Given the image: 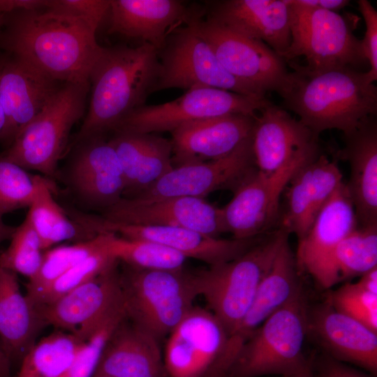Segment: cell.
<instances>
[{
  "label": "cell",
  "mask_w": 377,
  "mask_h": 377,
  "mask_svg": "<svg viewBox=\"0 0 377 377\" xmlns=\"http://www.w3.org/2000/svg\"><path fill=\"white\" fill-rule=\"evenodd\" d=\"M128 319L160 340L194 306L193 273L126 267L120 274Z\"/></svg>",
  "instance_id": "obj_7"
},
{
  "label": "cell",
  "mask_w": 377,
  "mask_h": 377,
  "mask_svg": "<svg viewBox=\"0 0 377 377\" xmlns=\"http://www.w3.org/2000/svg\"><path fill=\"white\" fill-rule=\"evenodd\" d=\"M117 265L52 302L38 306L46 326H54L85 341L123 298Z\"/></svg>",
  "instance_id": "obj_18"
},
{
  "label": "cell",
  "mask_w": 377,
  "mask_h": 377,
  "mask_svg": "<svg viewBox=\"0 0 377 377\" xmlns=\"http://www.w3.org/2000/svg\"><path fill=\"white\" fill-rule=\"evenodd\" d=\"M105 233V248L118 262L147 270H181L187 259L180 253L151 241Z\"/></svg>",
  "instance_id": "obj_35"
},
{
  "label": "cell",
  "mask_w": 377,
  "mask_h": 377,
  "mask_svg": "<svg viewBox=\"0 0 377 377\" xmlns=\"http://www.w3.org/2000/svg\"><path fill=\"white\" fill-rule=\"evenodd\" d=\"M80 143L71 166V183L84 201L105 209L121 199L125 191L117 154L102 136Z\"/></svg>",
  "instance_id": "obj_27"
},
{
  "label": "cell",
  "mask_w": 377,
  "mask_h": 377,
  "mask_svg": "<svg viewBox=\"0 0 377 377\" xmlns=\"http://www.w3.org/2000/svg\"><path fill=\"white\" fill-rule=\"evenodd\" d=\"M11 365L0 346V377H12Z\"/></svg>",
  "instance_id": "obj_49"
},
{
  "label": "cell",
  "mask_w": 377,
  "mask_h": 377,
  "mask_svg": "<svg viewBox=\"0 0 377 377\" xmlns=\"http://www.w3.org/2000/svg\"><path fill=\"white\" fill-rule=\"evenodd\" d=\"M75 218L97 235L109 232L127 239L151 241L173 249L186 258L197 259L210 266L239 257L262 239H220L179 227L115 223L80 212Z\"/></svg>",
  "instance_id": "obj_14"
},
{
  "label": "cell",
  "mask_w": 377,
  "mask_h": 377,
  "mask_svg": "<svg viewBox=\"0 0 377 377\" xmlns=\"http://www.w3.org/2000/svg\"><path fill=\"white\" fill-rule=\"evenodd\" d=\"M207 18L263 42L282 57L290 41L287 0H223L208 3Z\"/></svg>",
  "instance_id": "obj_22"
},
{
  "label": "cell",
  "mask_w": 377,
  "mask_h": 377,
  "mask_svg": "<svg viewBox=\"0 0 377 377\" xmlns=\"http://www.w3.org/2000/svg\"><path fill=\"white\" fill-rule=\"evenodd\" d=\"M168 336L166 377H214L228 333L210 310L194 306Z\"/></svg>",
  "instance_id": "obj_12"
},
{
  "label": "cell",
  "mask_w": 377,
  "mask_h": 377,
  "mask_svg": "<svg viewBox=\"0 0 377 377\" xmlns=\"http://www.w3.org/2000/svg\"><path fill=\"white\" fill-rule=\"evenodd\" d=\"M89 82H64L2 156L24 169L53 177L73 125L85 111Z\"/></svg>",
  "instance_id": "obj_8"
},
{
  "label": "cell",
  "mask_w": 377,
  "mask_h": 377,
  "mask_svg": "<svg viewBox=\"0 0 377 377\" xmlns=\"http://www.w3.org/2000/svg\"><path fill=\"white\" fill-rule=\"evenodd\" d=\"M199 12L177 0H110L108 33L140 40L159 52L172 28L187 24Z\"/></svg>",
  "instance_id": "obj_25"
},
{
  "label": "cell",
  "mask_w": 377,
  "mask_h": 377,
  "mask_svg": "<svg viewBox=\"0 0 377 377\" xmlns=\"http://www.w3.org/2000/svg\"><path fill=\"white\" fill-rule=\"evenodd\" d=\"M315 377H374L356 369L325 355L317 362Z\"/></svg>",
  "instance_id": "obj_44"
},
{
  "label": "cell",
  "mask_w": 377,
  "mask_h": 377,
  "mask_svg": "<svg viewBox=\"0 0 377 377\" xmlns=\"http://www.w3.org/2000/svg\"><path fill=\"white\" fill-rule=\"evenodd\" d=\"M290 12L291 41L282 55L286 62L303 57L300 64L309 71L335 68H358L367 64L360 40L353 24L343 15L287 0Z\"/></svg>",
  "instance_id": "obj_6"
},
{
  "label": "cell",
  "mask_w": 377,
  "mask_h": 377,
  "mask_svg": "<svg viewBox=\"0 0 377 377\" xmlns=\"http://www.w3.org/2000/svg\"><path fill=\"white\" fill-rule=\"evenodd\" d=\"M45 326L38 306L21 292L17 274L0 267V346L10 365L21 362Z\"/></svg>",
  "instance_id": "obj_30"
},
{
  "label": "cell",
  "mask_w": 377,
  "mask_h": 377,
  "mask_svg": "<svg viewBox=\"0 0 377 377\" xmlns=\"http://www.w3.org/2000/svg\"><path fill=\"white\" fill-rule=\"evenodd\" d=\"M295 1L300 5L319 8L336 13L350 3L348 0H295Z\"/></svg>",
  "instance_id": "obj_46"
},
{
  "label": "cell",
  "mask_w": 377,
  "mask_h": 377,
  "mask_svg": "<svg viewBox=\"0 0 377 377\" xmlns=\"http://www.w3.org/2000/svg\"><path fill=\"white\" fill-rule=\"evenodd\" d=\"M298 269L288 239L260 283L248 311L228 335L223 356L226 365L231 367L235 364L242 346L256 330L302 288Z\"/></svg>",
  "instance_id": "obj_19"
},
{
  "label": "cell",
  "mask_w": 377,
  "mask_h": 377,
  "mask_svg": "<svg viewBox=\"0 0 377 377\" xmlns=\"http://www.w3.org/2000/svg\"><path fill=\"white\" fill-rule=\"evenodd\" d=\"M356 283L364 290L377 295V267L361 275Z\"/></svg>",
  "instance_id": "obj_47"
},
{
  "label": "cell",
  "mask_w": 377,
  "mask_h": 377,
  "mask_svg": "<svg viewBox=\"0 0 377 377\" xmlns=\"http://www.w3.org/2000/svg\"><path fill=\"white\" fill-rule=\"evenodd\" d=\"M105 234V233H104ZM107 251L105 242L103 247L56 279L47 288L31 300L37 306L52 302L71 290L98 276L117 263Z\"/></svg>",
  "instance_id": "obj_39"
},
{
  "label": "cell",
  "mask_w": 377,
  "mask_h": 377,
  "mask_svg": "<svg viewBox=\"0 0 377 377\" xmlns=\"http://www.w3.org/2000/svg\"><path fill=\"white\" fill-rule=\"evenodd\" d=\"M84 340L57 330L36 342L24 355L15 377H62Z\"/></svg>",
  "instance_id": "obj_34"
},
{
  "label": "cell",
  "mask_w": 377,
  "mask_h": 377,
  "mask_svg": "<svg viewBox=\"0 0 377 377\" xmlns=\"http://www.w3.org/2000/svg\"><path fill=\"white\" fill-rule=\"evenodd\" d=\"M93 377H108V376L94 375Z\"/></svg>",
  "instance_id": "obj_53"
},
{
  "label": "cell",
  "mask_w": 377,
  "mask_h": 377,
  "mask_svg": "<svg viewBox=\"0 0 377 377\" xmlns=\"http://www.w3.org/2000/svg\"><path fill=\"white\" fill-rule=\"evenodd\" d=\"M46 0H0V14L43 9Z\"/></svg>",
  "instance_id": "obj_45"
},
{
  "label": "cell",
  "mask_w": 377,
  "mask_h": 377,
  "mask_svg": "<svg viewBox=\"0 0 377 377\" xmlns=\"http://www.w3.org/2000/svg\"><path fill=\"white\" fill-rule=\"evenodd\" d=\"M308 309L302 288L246 341L228 377L288 376L310 367L303 352Z\"/></svg>",
  "instance_id": "obj_5"
},
{
  "label": "cell",
  "mask_w": 377,
  "mask_h": 377,
  "mask_svg": "<svg viewBox=\"0 0 377 377\" xmlns=\"http://www.w3.org/2000/svg\"><path fill=\"white\" fill-rule=\"evenodd\" d=\"M94 375L165 377L159 340L126 318L107 343Z\"/></svg>",
  "instance_id": "obj_28"
},
{
  "label": "cell",
  "mask_w": 377,
  "mask_h": 377,
  "mask_svg": "<svg viewBox=\"0 0 377 377\" xmlns=\"http://www.w3.org/2000/svg\"><path fill=\"white\" fill-rule=\"evenodd\" d=\"M357 5L366 27L364 37L360 40L363 54L370 66L365 73L369 82L374 83L377 80V11L367 0L357 1Z\"/></svg>",
  "instance_id": "obj_43"
},
{
  "label": "cell",
  "mask_w": 377,
  "mask_h": 377,
  "mask_svg": "<svg viewBox=\"0 0 377 377\" xmlns=\"http://www.w3.org/2000/svg\"><path fill=\"white\" fill-rule=\"evenodd\" d=\"M348 188L342 182L323 205L306 235L298 241L295 259L307 271L357 227Z\"/></svg>",
  "instance_id": "obj_31"
},
{
  "label": "cell",
  "mask_w": 377,
  "mask_h": 377,
  "mask_svg": "<svg viewBox=\"0 0 377 377\" xmlns=\"http://www.w3.org/2000/svg\"><path fill=\"white\" fill-rule=\"evenodd\" d=\"M186 25L209 44L230 74L265 94L276 92L289 72L286 61L265 43L203 18L202 12Z\"/></svg>",
  "instance_id": "obj_11"
},
{
  "label": "cell",
  "mask_w": 377,
  "mask_h": 377,
  "mask_svg": "<svg viewBox=\"0 0 377 377\" xmlns=\"http://www.w3.org/2000/svg\"><path fill=\"white\" fill-rule=\"evenodd\" d=\"M6 20V14H0V34L1 32V30L3 29L4 22Z\"/></svg>",
  "instance_id": "obj_52"
},
{
  "label": "cell",
  "mask_w": 377,
  "mask_h": 377,
  "mask_svg": "<svg viewBox=\"0 0 377 377\" xmlns=\"http://www.w3.org/2000/svg\"><path fill=\"white\" fill-rule=\"evenodd\" d=\"M307 333L312 334L327 355L377 373V333L344 315L326 301L308 309Z\"/></svg>",
  "instance_id": "obj_24"
},
{
  "label": "cell",
  "mask_w": 377,
  "mask_h": 377,
  "mask_svg": "<svg viewBox=\"0 0 377 377\" xmlns=\"http://www.w3.org/2000/svg\"><path fill=\"white\" fill-rule=\"evenodd\" d=\"M15 230V227L6 225L0 215V244L6 239H10Z\"/></svg>",
  "instance_id": "obj_50"
},
{
  "label": "cell",
  "mask_w": 377,
  "mask_h": 377,
  "mask_svg": "<svg viewBox=\"0 0 377 377\" xmlns=\"http://www.w3.org/2000/svg\"><path fill=\"white\" fill-rule=\"evenodd\" d=\"M327 301L339 312L377 333V295L355 283H346L329 294Z\"/></svg>",
  "instance_id": "obj_41"
},
{
  "label": "cell",
  "mask_w": 377,
  "mask_h": 377,
  "mask_svg": "<svg viewBox=\"0 0 377 377\" xmlns=\"http://www.w3.org/2000/svg\"><path fill=\"white\" fill-rule=\"evenodd\" d=\"M319 135L271 101L256 115L251 144L258 171L271 174L295 160L320 154Z\"/></svg>",
  "instance_id": "obj_17"
},
{
  "label": "cell",
  "mask_w": 377,
  "mask_h": 377,
  "mask_svg": "<svg viewBox=\"0 0 377 377\" xmlns=\"http://www.w3.org/2000/svg\"><path fill=\"white\" fill-rule=\"evenodd\" d=\"M1 59V55H0ZM0 141L10 142V132L0 98Z\"/></svg>",
  "instance_id": "obj_48"
},
{
  "label": "cell",
  "mask_w": 377,
  "mask_h": 377,
  "mask_svg": "<svg viewBox=\"0 0 377 377\" xmlns=\"http://www.w3.org/2000/svg\"><path fill=\"white\" fill-rule=\"evenodd\" d=\"M256 171L251 134L229 154L215 160L175 166L146 191L130 198H204L218 190L235 191Z\"/></svg>",
  "instance_id": "obj_15"
},
{
  "label": "cell",
  "mask_w": 377,
  "mask_h": 377,
  "mask_svg": "<svg viewBox=\"0 0 377 377\" xmlns=\"http://www.w3.org/2000/svg\"><path fill=\"white\" fill-rule=\"evenodd\" d=\"M43 251L37 233L25 218L15 228L9 246L0 253V267L31 279L40 267Z\"/></svg>",
  "instance_id": "obj_38"
},
{
  "label": "cell",
  "mask_w": 377,
  "mask_h": 377,
  "mask_svg": "<svg viewBox=\"0 0 377 377\" xmlns=\"http://www.w3.org/2000/svg\"><path fill=\"white\" fill-rule=\"evenodd\" d=\"M105 242V234L71 245L59 246L46 251L37 274L29 280L27 297L33 300L56 279L81 261L100 250Z\"/></svg>",
  "instance_id": "obj_36"
},
{
  "label": "cell",
  "mask_w": 377,
  "mask_h": 377,
  "mask_svg": "<svg viewBox=\"0 0 377 377\" xmlns=\"http://www.w3.org/2000/svg\"><path fill=\"white\" fill-rule=\"evenodd\" d=\"M101 217L120 223L184 228L213 237L226 232L221 208L196 197L122 198L104 209Z\"/></svg>",
  "instance_id": "obj_16"
},
{
  "label": "cell",
  "mask_w": 377,
  "mask_h": 377,
  "mask_svg": "<svg viewBox=\"0 0 377 377\" xmlns=\"http://www.w3.org/2000/svg\"><path fill=\"white\" fill-rule=\"evenodd\" d=\"M316 158L295 160L271 174L257 170L221 208L225 232L231 233L234 239H244L268 231L279 222L280 198L290 179L300 168Z\"/></svg>",
  "instance_id": "obj_13"
},
{
  "label": "cell",
  "mask_w": 377,
  "mask_h": 377,
  "mask_svg": "<svg viewBox=\"0 0 377 377\" xmlns=\"http://www.w3.org/2000/svg\"><path fill=\"white\" fill-rule=\"evenodd\" d=\"M342 182V173L337 162L325 154L304 165L286 188V207L280 214L279 228L288 235L295 234L298 241L301 240Z\"/></svg>",
  "instance_id": "obj_23"
},
{
  "label": "cell",
  "mask_w": 377,
  "mask_h": 377,
  "mask_svg": "<svg viewBox=\"0 0 377 377\" xmlns=\"http://www.w3.org/2000/svg\"><path fill=\"white\" fill-rule=\"evenodd\" d=\"M98 27L84 20L38 9L6 14L0 47L61 82H89L103 47Z\"/></svg>",
  "instance_id": "obj_1"
},
{
  "label": "cell",
  "mask_w": 377,
  "mask_h": 377,
  "mask_svg": "<svg viewBox=\"0 0 377 377\" xmlns=\"http://www.w3.org/2000/svg\"><path fill=\"white\" fill-rule=\"evenodd\" d=\"M126 318V304L123 297L85 339L71 367L62 377H93L107 343Z\"/></svg>",
  "instance_id": "obj_37"
},
{
  "label": "cell",
  "mask_w": 377,
  "mask_h": 377,
  "mask_svg": "<svg viewBox=\"0 0 377 377\" xmlns=\"http://www.w3.org/2000/svg\"><path fill=\"white\" fill-rule=\"evenodd\" d=\"M158 70V52L148 43L103 47L89 75V104L77 140L114 131L125 117L145 105Z\"/></svg>",
  "instance_id": "obj_3"
},
{
  "label": "cell",
  "mask_w": 377,
  "mask_h": 377,
  "mask_svg": "<svg viewBox=\"0 0 377 377\" xmlns=\"http://www.w3.org/2000/svg\"><path fill=\"white\" fill-rule=\"evenodd\" d=\"M26 218L37 233L43 250L66 241L80 242L97 235L68 217L54 200L48 181L42 178Z\"/></svg>",
  "instance_id": "obj_33"
},
{
  "label": "cell",
  "mask_w": 377,
  "mask_h": 377,
  "mask_svg": "<svg viewBox=\"0 0 377 377\" xmlns=\"http://www.w3.org/2000/svg\"><path fill=\"white\" fill-rule=\"evenodd\" d=\"M256 115L231 114L179 126L171 132L174 167L215 160L229 154L251 135Z\"/></svg>",
  "instance_id": "obj_20"
},
{
  "label": "cell",
  "mask_w": 377,
  "mask_h": 377,
  "mask_svg": "<svg viewBox=\"0 0 377 377\" xmlns=\"http://www.w3.org/2000/svg\"><path fill=\"white\" fill-rule=\"evenodd\" d=\"M64 82L8 54L0 59V98L10 142L49 104Z\"/></svg>",
  "instance_id": "obj_21"
},
{
  "label": "cell",
  "mask_w": 377,
  "mask_h": 377,
  "mask_svg": "<svg viewBox=\"0 0 377 377\" xmlns=\"http://www.w3.org/2000/svg\"><path fill=\"white\" fill-rule=\"evenodd\" d=\"M289 235L278 228L239 257L193 273L198 296L228 335L250 308L263 279Z\"/></svg>",
  "instance_id": "obj_4"
},
{
  "label": "cell",
  "mask_w": 377,
  "mask_h": 377,
  "mask_svg": "<svg viewBox=\"0 0 377 377\" xmlns=\"http://www.w3.org/2000/svg\"><path fill=\"white\" fill-rule=\"evenodd\" d=\"M109 141L124 177L123 198L138 196L174 168L168 139L151 133L116 132Z\"/></svg>",
  "instance_id": "obj_29"
},
{
  "label": "cell",
  "mask_w": 377,
  "mask_h": 377,
  "mask_svg": "<svg viewBox=\"0 0 377 377\" xmlns=\"http://www.w3.org/2000/svg\"><path fill=\"white\" fill-rule=\"evenodd\" d=\"M43 177L0 156V215L31 204Z\"/></svg>",
  "instance_id": "obj_40"
},
{
  "label": "cell",
  "mask_w": 377,
  "mask_h": 377,
  "mask_svg": "<svg viewBox=\"0 0 377 377\" xmlns=\"http://www.w3.org/2000/svg\"><path fill=\"white\" fill-rule=\"evenodd\" d=\"M270 101L211 87H196L159 105H143L125 117L114 132L152 133L170 131L189 121L231 114L254 115Z\"/></svg>",
  "instance_id": "obj_9"
},
{
  "label": "cell",
  "mask_w": 377,
  "mask_h": 377,
  "mask_svg": "<svg viewBox=\"0 0 377 377\" xmlns=\"http://www.w3.org/2000/svg\"><path fill=\"white\" fill-rule=\"evenodd\" d=\"M376 267L377 226H357L306 272L321 288L327 289Z\"/></svg>",
  "instance_id": "obj_32"
},
{
  "label": "cell",
  "mask_w": 377,
  "mask_h": 377,
  "mask_svg": "<svg viewBox=\"0 0 377 377\" xmlns=\"http://www.w3.org/2000/svg\"><path fill=\"white\" fill-rule=\"evenodd\" d=\"M158 56V74L152 93L171 88L188 90L205 87L265 96L259 89L230 74L209 44L188 25L168 37Z\"/></svg>",
  "instance_id": "obj_10"
},
{
  "label": "cell",
  "mask_w": 377,
  "mask_h": 377,
  "mask_svg": "<svg viewBox=\"0 0 377 377\" xmlns=\"http://www.w3.org/2000/svg\"><path fill=\"white\" fill-rule=\"evenodd\" d=\"M110 6V0H46L44 9L82 19L98 27Z\"/></svg>",
  "instance_id": "obj_42"
},
{
  "label": "cell",
  "mask_w": 377,
  "mask_h": 377,
  "mask_svg": "<svg viewBox=\"0 0 377 377\" xmlns=\"http://www.w3.org/2000/svg\"><path fill=\"white\" fill-rule=\"evenodd\" d=\"M344 147L337 156L350 165L346 184L357 226H377V122L376 115L363 119L351 132L343 134Z\"/></svg>",
  "instance_id": "obj_26"
},
{
  "label": "cell",
  "mask_w": 377,
  "mask_h": 377,
  "mask_svg": "<svg viewBox=\"0 0 377 377\" xmlns=\"http://www.w3.org/2000/svg\"><path fill=\"white\" fill-rule=\"evenodd\" d=\"M279 377H315V375L311 364L308 368L297 374L288 376H280Z\"/></svg>",
  "instance_id": "obj_51"
},
{
  "label": "cell",
  "mask_w": 377,
  "mask_h": 377,
  "mask_svg": "<svg viewBox=\"0 0 377 377\" xmlns=\"http://www.w3.org/2000/svg\"><path fill=\"white\" fill-rule=\"evenodd\" d=\"M276 93L282 108L292 111L316 135L330 129L347 134L377 112V87L365 72L350 68L319 71L304 69L296 62Z\"/></svg>",
  "instance_id": "obj_2"
}]
</instances>
